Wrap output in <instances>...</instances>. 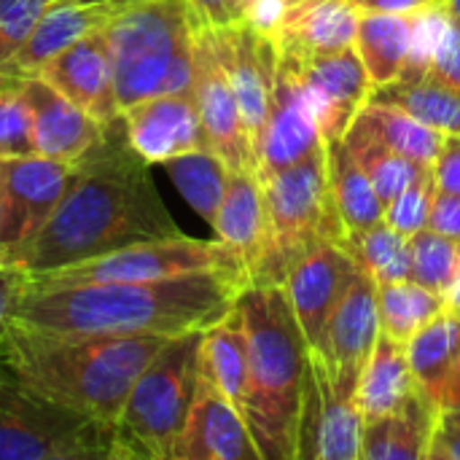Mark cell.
<instances>
[{
  "label": "cell",
  "instance_id": "obj_1",
  "mask_svg": "<svg viewBox=\"0 0 460 460\" xmlns=\"http://www.w3.org/2000/svg\"><path fill=\"white\" fill-rule=\"evenodd\" d=\"M175 234L181 229L119 119L105 124L102 140L75 164L57 210L11 267L38 275Z\"/></svg>",
  "mask_w": 460,
  "mask_h": 460
},
{
  "label": "cell",
  "instance_id": "obj_16",
  "mask_svg": "<svg viewBox=\"0 0 460 460\" xmlns=\"http://www.w3.org/2000/svg\"><path fill=\"white\" fill-rule=\"evenodd\" d=\"M358 272L361 264L342 243H318L288 267L280 286L291 299L310 350L321 348L326 321Z\"/></svg>",
  "mask_w": 460,
  "mask_h": 460
},
{
  "label": "cell",
  "instance_id": "obj_18",
  "mask_svg": "<svg viewBox=\"0 0 460 460\" xmlns=\"http://www.w3.org/2000/svg\"><path fill=\"white\" fill-rule=\"evenodd\" d=\"M32 116L35 154L78 164L105 135V124L92 119L40 75H8Z\"/></svg>",
  "mask_w": 460,
  "mask_h": 460
},
{
  "label": "cell",
  "instance_id": "obj_13",
  "mask_svg": "<svg viewBox=\"0 0 460 460\" xmlns=\"http://www.w3.org/2000/svg\"><path fill=\"white\" fill-rule=\"evenodd\" d=\"M380 307H377V280L361 267L337 307L332 310L318 353L323 356L332 385L342 399H353L364 367L380 337Z\"/></svg>",
  "mask_w": 460,
  "mask_h": 460
},
{
  "label": "cell",
  "instance_id": "obj_24",
  "mask_svg": "<svg viewBox=\"0 0 460 460\" xmlns=\"http://www.w3.org/2000/svg\"><path fill=\"white\" fill-rule=\"evenodd\" d=\"M113 5L116 3L111 5H84L73 0L49 3V8L40 13L24 43L0 65V75H35L59 51H65L78 38L97 30L108 19Z\"/></svg>",
  "mask_w": 460,
  "mask_h": 460
},
{
  "label": "cell",
  "instance_id": "obj_43",
  "mask_svg": "<svg viewBox=\"0 0 460 460\" xmlns=\"http://www.w3.org/2000/svg\"><path fill=\"white\" fill-rule=\"evenodd\" d=\"M24 288H27V272H22L19 267H11V264H0V361H3V350H5L11 313Z\"/></svg>",
  "mask_w": 460,
  "mask_h": 460
},
{
  "label": "cell",
  "instance_id": "obj_51",
  "mask_svg": "<svg viewBox=\"0 0 460 460\" xmlns=\"http://www.w3.org/2000/svg\"><path fill=\"white\" fill-rule=\"evenodd\" d=\"M445 3V8L450 11V16L456 19V22H460V0H442Z\"/></svg>",
  "mask_w": 460,
  "mask_h": 460
},
{
  "label": "cell",
  "instance_id": "obj_39",
  "mask_svg": "<svg viewBox=\"0 0 460 460\" xmlns=\"http://www.w3.org/2000/svg\"><path fill=\"white\" fill-rule=\"evenodd\" d=\"M32 116L8 75H0V159L32 156Z\"/></svg>",
  "mask_w": 460,
  "mask_h": 460
},
{
  "label": "cell",
  "instance_id": "obj_7",
  "mask_svg": "<svg viewBox=\"0 0 460 460\" xmlns=\"http://www.w3.org/2000/svg\"><path fill=\"white\" fill-rule=\"evenodd\" d=\"M261 186L270 216V251L253 283H283L288 267L307 248L318 243H345L348 229L332 194L326 146L272 172Z\"/></svg>",
  "mask_w": 460,
  "mask_h": 460
},
{
  "label": "cell",
  "instance_id": "obj_36",
  "mask_svg": "<svg viewBox=\"0 0 460 460\" xmlns=\"http://www.w3.org/2000/svg\"><path fill=\"white\" fill-rule=\"evenodd\" d=\"M356 261L377 280V283H396L410 280L412 275V251L410 237L394 229L391 224L380 221L364 232H348L342 243Z\"/></svg>",
  "mask_w": 460,
  "mask_h": 460
},
{
  "label": "cell",
  "instance_id": "obj_3",
  "mask_svg": "<svg viewBox=\"0 0 460 460\" xmlns=\"http://www.w3.org/2000/svg\"><path fill=\"white\" fill-rule=\"evenodd\" d=\"M170 337L57 334L8 326L3 367L38 394L113 429L135 380Z\"/></svg>",
  "mask_w": 460,
  "mask_h": 460
},
{
  "label": "cell",
  "instance_id": "obj_9",
  "mask_svg": "<svg viewBox=\"0 0 460 460\" xmlns=\"http://www.w3.org/2000/svg\"><path fill=\"white\" fill-rule=\"evenodd\" d=\"M194 272H237L248 278L245 261L229 245H224L221 240H197L181 232L175 237L137 243L51 272L27 275V283L30 286L137 283V280H164V278L194 275Z\"/></svg>",
  "mask_w": 460,
  "mask_h": 460
},
{
  "label": "cell",
  "instance_id": "obj_42",
  "mask_svg": "<svg viewBox=\"0 0 460 460\" xmlns=\"http://www.w3.org/2000/svg\"><path fill=\"white\" fill-rule=\"evenodd\" d=\"M194 30H224L245 22L243 0H183Z\"/></svg>",
  "mask_w": 460,
  "mask_h": 460
},
{
  "label": "cell",
  "instance_id": "obj_41",
  "mask_svg": "<svg viewBox=\"0 0 460 460\" xmlns=\"http://www.w3.org/2000/svg\"><path fill=\"white\" fill-rule=\"evenodd\" d=\"M49 3L54 0H0V65L24 43Z\"/></svg>",
  "mask_w": 460,
  "mask_h": 460
},
{
  "label": "cell",
  "instance_id": "obj_50",
  "mask_svg": "<svg viewBox=\"0 0 460 460\" xmlns=\"http://www.w3.org/2000/svg\"><path fill=\"white\" fill-rule=\"evenodd\" d=\"M447 307H453V310H460V272L458 278H456V283H453V288L447 291Z\"/></svg>",
  "mask_w": 460,
  "mask_h": 460
},
{
  "label": "cell",
  "instance_id": "obj_30",
  "mask_svg": "<svg viewBox=\"0 0 460 460\" xmlns=\"http://www.w3.org/2000/svg\"><path fill=\"white\" fill-rule=\"evenodd\" d=\"M326 167L332 181V194L348 232H364L385 221V205L377 197L369 175L345 146V140L326 143Z\"/></svg>",
  "mask_w": 460,
  "mask_h": 460
},
{
  "label": "cell",
  "instance_id": "obj_46",
  "mask_svg": "<svg viewBox=\"0 0 460 460\" xmlns=\"http://www.w3.org/2000/svg\"><path fill=\"white\" fill-rule=\"evenodd\" d=\"M429 226L460 240V194H450V191L437 189L431 216H429Z\"/></svg>",
  "mask_w": 460,
  "mask_h": 460
},
{
  "label": "cell",
  "instance_id": "obj_6",
  "mask_svg": "<svg viewBox=\"0 0 460 460\" xmlns=\"http://www.w3.org/2000/svg\"><path fill=\"white\" fill-rule=\"evenodd\" d=\"M202 334L172 337L140 372L113 423L111 460H172L199 383Z\"/></svg>",
  "mask_w": 460,
  "mask_h": 460
},
{
  "label": "cell",
  "instance_id": "obj_15",
  "mask_svg": "<svg viewBox=\"0 0 460 460\" xmlns=\"http://www.w3.org/2000/svg\"><path fill=\"white\" fill-rule=\"evenodd\" d=\"M286 54L294 57L296 62L323 143L342 140L348 127L353 124L358 111L369 102L375 89L361 62V54L356 51V46L332 54H313V57H299L291 51Z\"/></svg>",
  "mask_w": 460,
  "mask_h": 460
},
{
  "label": "cell",
  "instance_id": "obj_26",
  "mask_svg": "<svg viewBox=\"0 0 460 460\" xmlns=\"http://www.w3.org/2000/svg\"><path fill=\"white\" fill-rule=\"evenodd\" d=\"M442 410L418 388V394L394 415L364 426L361 460H418L429 456Z\"/></svg>",
  "mask_w": 460,
  "mask_h": 460
},
{
  "label": "cell",
  "instance_id": "obj_53",
  "mask_svg": "<svg viewBox=\"0 0 460 460\" xmlns=\"http://www.w3.org/2000/svg\"><path fill=\"white\" fill-rule=\"evenodd\" d=\"M73 3H84V5H111V3H119V0H73Z\"/></svg>",
  "mask_w": 460,
  "mask_h": 460
},
{
  "label": "cell",
  "instance_id": "obj_19",
  "mask_svg": "<svg viewBox=\"0 0 460 460\" xmlns=\"http://www.w3.org/2000/svg\"><path fill=\"white\" fill-rule=\"evenodd\" d=\"M121 124L129 148L146 164H164L172 156L208 148L191 92L140 100L121 111Z\"/></svg>",
  "mask_w": 460,
  "mask_h": 460
},
{
  "label": "cell",
  "instance_id": "obj_27",
  "mask_svg": "<svg viewBox=\"0 0 460 460\" xmlns=\"http://www.w3.org/2000/svg\"><path fill=\"white\" fill-rule=\"evenodd\" d=\"M199 372L243 412L245 418V391H248V342L243 313L234 310L205 329L199 348Z\"/></svg>",
  "mask_w": 460,
  "mask_h": 460
},
{
  "label": "cell",
  "instance_id": "obj_35",
  "mask_svg": "<svg viewBox=\"0 0 460 460\" xmlns=\"http://www.w3.org/2000/svg\"><path fill=\"white\" fill-rule=\"evenodd\" d=\"M377 307L383 332L407 345L418 329H423L447 307V299L445 294H437L410 278L396 283H377Z\"/></svg>",
  "mask_w": 460,
  "mask_h": 460
},
{
  "label": "cell",
  "instance_id": "obj_48",
  "mask_svg": "<svg viewBox=\"0 0 460 460\" xmlns=\"http://www.w3.org/2000/svg\"><path fill=\"white\" fill-rule=\"evenodd\" d=\"M361 11H385V13H412L434 0H353Z\"/></svg>",
  "mask_w": 460,
  "mask_h": 460
},
{
  "label": "cell",
  "instance_id": "obj_14",
  "mask_svg": "<svg viewBox=\"0 0 460 460\" xmlns=\"http://www.w3.org/2000/svg\"><path fill=\"white\" fill-rule=\"evenodd\" d=\"M323 137L318 129L315 111L310 105L307 89L299 78L294 57L278 51L275 65V86L264 135L256 146V175L259 181L272 172L302 162L305 156L323 148Z\"/></svg>",
  "mask_w": 460,
  "mask_h": 460
},
{
  "label": "cell",
  "instance_id": "obj_33",
  "mask_svg": "<svg viewBox=\"0 0 460 460\" xmlns=\"http://www.w3.org/2000/svg\"><path fill=\"white\" fill-rule=\"evenodd\" d=\"M164 170L172 178L175 189L183 194V199L197 210V216H202L213 226L218 205L229 186V164L213 148H197L167 159Z\"/></svg>",
  "mask_w": 460,
  "mask_h": 460
},
{
  "label": "cell",
  "instance_id": "obj_32",
  "mask_svg": "<svg viewBox=\"0 0 460 460\" xmlns=\"http://www.w3.org/2000/svg\"><path fill=\"white\" fill-rule=\"evenodd\" d=\"M342 140L353 151V156L358 159L364 172L369 175V181H372L377 197L383 199V205H391L412 181H418L429 170L426 164H418V162L402 156L399 151H394L358 116L353 119V124L348 127Z\"/></svg>",
  "mask_w": 460,
  "mask_h": 460
},
{
  "label": "cell",
  "instance_id": "obj_21",
  "mask_svg": "<svg viewBox=\"0 0 460 460\" xmlns=\"http://www.w3.org/2000/svg\"><path fill=\"white\" fill-rule=\"evenodd\" d=\"M35 75L49 81L57 92H62L100 124H113L121 119L111 51L100 27L59 51Z\"/></svg>",
  "mask_w": 460,
  "mask_h": 460
},
{
  "label": "cell",
  "instance_id": "obj_2",
  "mask_svg": "<svg viewBox=\"0 0 460 460\" xmlns=\"http://www.w3.org/2000/svg\"><path fill=\"white\" fill-rule=\"evenodd\" d=\"M248 286V278L237 272H194L137 283H27L11 323L57 334L172 340L224 321Z\"/></svg>",
  "mask_w": 460,
  "mask_h": 460
},
{
  "label": "cell",
  "instance_id": "obj_25",
  "mask_svg": "<svg viewBox=\"0 0 460 460\" xmlns=\"http://www.w3.org/2000/svg\"><path fill=\"white\" fill-rule=\"evenodd\" d=\"M418 388L420 385L410 369L407 345L380 332L353 396L358 412L367 423L394 415L418 394Z\"/></svg>",
  "mask_w": 460,
  "mask_h": 460
},
{
  "label": "cell",
  "instance_id": "obj_8",
  "mask_svg": "<svg viewBox=\"0 0 460 460\" xmlns=\"http://www.w3.org/2000/svg\"><path fill=\"white\" fill-rule=\"evenodd\" d=\"M113 429L24 385L0 364V460H111Z\"/></svg>",
  "mask_w": 460,
  "mask_h": 460
},
{
  "label": "cell",
  "instance_id": "obj_12",
  "mask_svg": "<svg viewBox=\"0 0 460 460\" xmlns=\"http://www.w3.org/2000/svg\"><path fill=\"white\" fill-rule=\"evenodd\" d=\"M191 94L199 111V121L205 129L208 148H213L232 172L253 170L256 156L251 137L245 132L240 105L232 89V81L224 70L216 32L213 30H194V84Z\"/></svg>",
  "mask_w": 460,
  "mask_h": 460
},
{
  "label": "cell",
  "instance_id": "obj_40",
  "mask_svg": "<svg viewBox=\"0 0 460 460\" xmlns=\"http://www.w3.org/2000/svg\"><path fill=\"white\" fill-rule=\"evenodd\" d=\"M434 197H437V178H434V167H429L391 205H385V224H391L402 234L412 237L415 232L429 226Z\"/></svg>",
  "mask_w": 460,
  "mask_h": 460
},
{
  "label": "cell",
  "instance_id": "obj_34",
  "mask_svg": "<svg viewBox=\"0 0 460 460\" xmlns=\"http://www.w3.org/2000/svg\"><path fill=\"white\" fill-rule=\"evenodd\" d=\"M358 119L402 156H407L418 164L434 167V162L442 151V143H445V132L418 121L415 116H410L407 111H402L391 102H377V100H369L358 111Z\"/></svg>",
  "mask_w": 460,
  "mask_h": 460
},
{
  "label": "cell",
  "instance_id": "obj_22",
  "mask_svg": "<svg viewBox=\"0 0 460 460\" xmlns=\"http://www.w3.org/2000/svg\"><path fill=\"white\" fill-rule=\"evenodd\" d=\"M213 232L224 245H229L245 261L248 278L253 283L270 251L267 197L253 170H237L229 175V186L218 205Z\"/></svg>",
  "mask_w": 460,
  "mask_h": 460
},
{
  "label": "cell",
  "instance_id": "obj_37",
  "mask_svg": "<svg viewBox=\"0 0 460 460\" xmlns=\"http://www.w3.org/2000/svg\"><path fill=\"white\" fill-rule=\"evenodd\" d=\"M410 251H412V280L445 294L453 288L460 272V240L442 234L431 226L415 232L410 237Z\"/></svg>",
  "mask_w": 460,
  "mask_h": 460
},
{
  "label": "cell",
  "instance_id": "obj_28",
  "mask_svg": "<svg viewBox=\"0 0 460 460\" xmlns=\"http://www.w3.org/2000/svg\"><path fill=\"white\" fill-rule=\"evenodd\" d=\"M412 19L410 13L361 11L356 51L372 78V86H385L402 78L410 59Z\"/></svg>",
  "mask_w": 460,
  "mask_h": 460
},
{
  "label": "cell",
  "instance_id": "obj_29",
  "mask_svg": "<svg viewBox=\"0 0 460 460\" xmlns=\"http://www.w3.org/2000/svg\"><path fill=\"white\" fill-rule=\"evenodd\" d=\"M410 369L420 391L434 402L460 361V310L445 307L407 342Z\"/></svg>",
  "mask_w": 460,
  "mask_h": 460
},
{
  "label": "cell",
  "instance_id": "obj_20",
  "mask_svg": "<svg viewBox=\"0 0 460 460\" xmlns=\"http://www.w3.org/2000/svg\"><path fill=\"white\" fill-rule=\"evenodd\" d=\"M172 460H261L243 412L202 372Z\"/></svg>",
  "mask_w": 460,
  "mask_h": 460
},
{
  "label": "cell",
  "instance_id": "obj_49",
  "mask_svg": "<svg viewBox=\"0 0 460 460\" xmlns=\"http://www.w3.org/2000/svg\"><path fill=\"white\" fill-rule=\"evenodd\" d=\"M434 404L442 412H460V361L456 364V369L450 372V377L445 380V385L439 388Z\"/></svg>",
  "mask_w": 460,
  "mask_h": 460
},
{
  "label": "cell",
  "instance_id": "obj_52",
  "mask_svg": "<svg viewBox=\"0 0 460 460\" xmlns=\"http://www.w3.org/2000/svg\"><path fill=\"white\" fill-rule=\"evenodd\" d=\"M3 221H5V194H3V186H0V234H3Z\"/></svg>",
  "mask_w": 460,
  "mask_h": 460
},
{
  "label": "cell",
  "instance_id": "obj_55",
  "mask_svg": "<svg viewBox=\"0 0 460 460\" xmlns=\"http://www.w3.org/2000/svg\"><path fill=\"white\" fill-rule=\"evenodd\" d=\"M288 3H294V0H288Z\"/></svg>",
  "mask_w": 460,
  "mask_h": 460
},
{
  "label": "cell",
  "instance_id": "obj_31",
  "mask_svg": "<svg viewBox=\"0 0 460 460\" xmlns=\"http://www.w3.org/2000/svg\"><path fill=\"white\" fill-rule=\"evenodd\" d=\"M369 100L391 102L445 135H460V92L434 73L377 86Z\"/></svg>",
  "mask_w": 460,
  "mask_h": 460
},
{
  "label": "cell",
  "instance_id": "obj_47",
  "mask_svg": "<svg viewBox=\"0 0 460 460\" xmlns=\"http://www.w3.org/2000/svg\"><path fill=\"white\" fill-rule=\"evenodd\" d=\"M429 460H460V426L442 412V420L434 431L431 447H429Z\"/></svg>",
  "mask_w": 460,
  "mask_h": 460
},
{
  "label": "cell",
  "instance_id": "obj_4",
  "mask_svg": "<svg viewBox=\"0 0 460 460\" xmlns=\"http://www.w3.org/2000/svg\"><path fill=\"white\" fill-rule=\"evenodd\" d=\"M237 307L248 342L245 423L261 460H296L307 340L280 283L248 286Z\"/></svg>",
  "mask_w": 460,
  "mask_h": 460
},
{
  "label": "cell",
  "instance_id": "obj_11",
  "mask_svg": "<svg viewBox=\"0 0 460 460\" xmlns=\"http://www.w3.org/2000/svg\"><path fill=\"white\" fill-rule=\"evenodd\" d=\"M364 426L367 420L356 402L334 391L323 356L307 350L296 460H358Z\"/></svg>",
  "mask_w": 460,
  "mask_h": 460
},
{
  "label": "cell",
  "instance_id": "obj_38",
  "mask_svg": "<svg viewBox=\"0 0 460 460\" xmlns=\"http://www.w3.org/2000/svg\"><path fill=\"white\" fill-rule=\"evenodd\" d=\"M410 19H412V40H410V59H407L402 78H415V75H423L431 70L434 54L442 46V40L453 24V16L442 0H434L429 5L412 11Z\"/></svg>",
  "mask_w": 460,
  "mask_h": 460
},
{
  "label": "cell",
  "instance_id": "obj_5",
  "mask_svg": "<svg viewBox=\"0 0 460 460\" xmlns=\"http://www.w3.org/2000/svg\"><path fill=\"white\" fill-rule=\"evenodd\" d=\"M100 32L121 111L156 94L191 92L194 24L183 0H119Z\"/></svg>",
  "mask_w": 460,
  "mask_h": 460
},
{
  "label": "cell",
  "instance_id": "obj_10",
  "mask_svg": "<svg viewBox=\"0 0 460 460\" xmlns=\"http://www.w3.org/2000/svg\"><path fill=\"white\" fill-rule=\"evenodd\" d=\"M73 170L75 164L54 162L40 154L0 159V186L5 194L0 264H13V259L43 229L70 186Z\"/></svg>",
  "mask_w": 460,
  "mask_h": 460
},
{
  "label": "cell",
  "instance_id": "obj_17",
  "mask_svg": "<svg viewBox=\"0 0 460 460\" xmlns=\"http://www.w3.org/2000/svg\"><path fill=\"white\" fill-rule=\"evenodd\" d=\"M216 32V46L224 62V70L232 81L240 116L245 124V132L253 146L264 135L267 116H270V102H272V86H275V65H278V46L270 35L259 32L248 22L213 30Z\"/></svg>",
  "mask_w": 460,
  "mask_h": 460
},
{
  "label": "cell",
  "instance_id": "obj_54",
  "mask_svg": "<svg viewBox=\"0 0 460 460\" xmlns=\"http://www.w3.org/2000/svg\"><path fill=\"white\" fill-rule=\"evenodd\" d=\"M447 415H450V418H453V420L460 426V412H447Z\"/></svg>",
  "mask_w": 460,
  "mask_h": 460
},
{
  "label": "cell",
  "instance_id": "obj_45",
  "mask_svg": "<svg viewBox=\"0 0 460 460\" xmlns=\"http://www.w3.org/2000/svg\"><path fill=\"white\" fill-rule=\"evenodd\" d=\"M434 178L439 191L460 194V135H445L442 151L434 162Z\"/></svg>",
  "mask_w": 460,
  "mask_h": 460
},
{
  "label": "cell",
  "instance_id": "obj_23",
  "mask_svg": "<svg viewBox=\"0 0 460 460\" xmlns=\"http://www.w3.org/2000/svg\"><path fill=\"white\" fill-rule=\"evenodd\" d=\"M358 19L361 8L353 0H294L272 40L299 57L332 54L356 46Z\"/></svg>",
  "mask_w": 460,
  "mask_h": 460
},
{
  "label": "cell",
  "instance_id": "obj_44",
  "mask_svg": "<svg viewBox=\"0 0 460 460\" xmlns=\"http://www.w3.org/2000/svg\"><path fill=\"white\" fill-rule=\"evenodd\" d=\"M429 73H434L437 78H442L445 84H450L453 89L460 92V22H456V19L447 30L442 46L434 54Z\"/></svg>",
  "mask_w": 460,
  "mask_h": 460
}]
</instances>
